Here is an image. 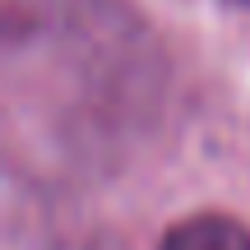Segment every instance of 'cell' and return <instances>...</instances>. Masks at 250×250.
Here are the masks:
<instances>
[{"instance_id":"6da1fadb","label":"cell","mask_w":250,"mask_h":250,"mask_svg":"<svg viewBox=\"0 0 250 250\" xmlns=\"http://www.w3.org/2000/svg\"><path fill=\"white\" fill-rule=\"evenodd\" d=\"M162 250H250V227L223 213H199L162 236Z\"/></svg>"},{"instance_id":"7a4b0ae2","label":"cell","mask_w":250,"mask_h":250,"mask_svg":"<svg viewBox=\"0 0 250 250\" xmlns=\"http://www.w3.org/2000/svg\"><path fill=\"white\" fill-rule=\"evenodd\" d=\"M232 5H246V9H250V0H232Z\"/></svg>"}]
</instances>
